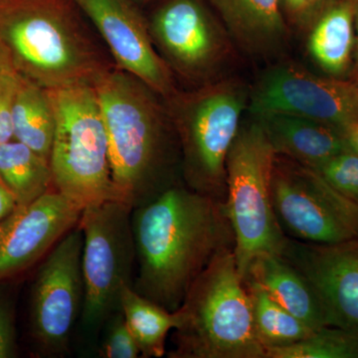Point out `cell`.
<instances>
[{
    "label": "cell",
    "mask_w": 358,
    "mask_h": 358,
    "mask_svg": "<svg viewBox=\"0 0 358 358\" xmlns=\"http://www.w3.org/2000/svg\"><path fill=\"white\" fill-rule=\"evenodd\" d=\"M134 289L176 312L219 253L234 248L224 200L174 185L131 210Z\"/></svg>",
    "instance_id": "obj_1"
},
{
    "label": "cell",
    "mask_w": 358,
    "mask_h": 358,
    "mask_svg": "<svg viewBox=\"0 0 358 358\" xmlns=\"http://www.w3.org/2000/svg\"><path fill=\"white\" fill-rule=\"evenodd\" d=\"M102 113L113 182L122 201L136 207L169 187L160 179L166 131L157 93L119 68L93 84Z\"/></svg>",
    "instance_id": "obj_2"
},
{
    "label": "cell",
    "mask_w": 358,
    "mask_h": 358,
    "mask_svg": "<svg viewBox=\"0 0 358 358\" xmlns=\"http://www.w3.org/2000/svg\"><path fill=\"white\" fill-rule=\"evenodd\" d=\"M72 0H2L0 41L20 76L47 90L93 85L107 69Z\"/></svg>",
    "instance_id": "obj_3"
},
{
    "label": "cell",
    "mask_w": 358,
    "mask_h": 358,
    "mask_svg": "<svg viewBox=\"0 0 358 358\" xmlns=\"http://www.w3.org/2000/svg\"><path fill=\"white\" fill-rule=\"evenodd\" d=\"M176 312L169 357L266 358L234 248L224 250L202 271Z\"/></svg>",
    "instance_id": "obj_4"
},
{
    "label": "cell",
    "mask_w": 358,
    "mask_h": 358,
    "mask_svg": "<svg viewBox=\"0 0 358 358\" xmlns=\"http://www.w3.org/2000/svg\"><path fill=\"white\" fill-rule=\"evenodd\" d=\"M56 115L50 154L54 188L83 210L120 200L113 182L109 143L93 85L49 90Z\"/></svg>",
    "instance_id": "obj_5"
},
{
    "label": "cell",
    "mask_w": 358,
    "mask_h": 358,
    "mask_svg": "<svg viewBox=\"0 0 358 358\" xmlns=\"http://www.w3.org/2000/svg\"><path fill=\"white\" fill-rule=\"evenodd\" d=\"M169 100L185 185L225 200L226 160L239 133L247 90L235 80H221L192 93H176Z\"/></svg>",
    "instance_id": "obj_6"
},
{
    "label": "cell",
    "mask_w": 358,
    "mask_h": 358,
    "mask_svg": "<svg viewBox=\"0 0 358 358\" xmlns=\"http://www.w3.org/2000/svg\"><path fill=\"white\" fill-rule=\"evenodd\" d=\"M275 157L272 143L256 120L240 128L226 160L224 203L242 279L257 256L281 255L289 239L275 216L271 195Z\"/></svg>",
    "instance_id": "obj_7"
},
{
    "label": "cell",
    "mask_w": 358,
    "mask_h": 358,
    "mask_svg": "<svg viewBox=\"0 0 358 358\" xmlns=\"http://www.w3.org/2000/svg\"><path fill=\"white\" fill-rule=\"evenodd\" d=\"M133 207L120 200L90 205L82 210L78 225L83 232L82 273L84 305L81 319L94 331L120 307L124 285L134 286L136 265Z\"/></svg>",
    "instance_id": "obj_8"
},
{
    "label": "cell",
    "mask_w": 358,
    "mask_h": 358,
    "mask_svg": "<svg viewBox=\"0 0 358 358\" xmlns=\"http://www.w3.org/2000/svg\"><path fill=\"white\" fill-rule=\"evenodd\" d=\"M271 195L285 234L313 244L358 237V203L336 190L317 171L278 155Z\"/></svg>",
    "instance_id": "obj_9"
},
{
    "label": "cell",
    "mask_w": 358,
    "mask_h": 358,
    "mask_svg": "<svg viewBox=\"0 0 358 358\" xmlns=\"http://www.w3.org/2000/svg\"><path fill=\"white\" fill-rule=\"evenodd\" d=\"M84 236L79 225L66 233L40 266L32 289V336L46 355L62 357L84 305L82 251Z\"/></svg>",
    "instance_id": "obj_10"
},
{
    "label": "cell",
    "mask_w": 358,
    "mask_h": 358,
    "mask_svg": "<svg viewBox=\"0 0 358 358\" xmlns=\"http://www.w3.org/2000/svg\"><path fill=\"white\" fill-rule=\"evenodd\" d=\"M249 109L255 115H301L341 129L358 122V85L350 79L317 76L296 65H278L256 84Z\"/></svg>",
    "instance_id": "obj_11"
},
{
    "label": "cell",
    "mask_w": 358,
    "mask_h": 358,
    "mask_svg": "<svg viewBox=\"0 0 358 358\" xmlns=\"http://www.w3.org/2000/svg\"><path fill=\"white\" fill-rule=\"evenodd\" d=\"M150 30L171 71L189 79L211 77L229 54V35L202 0H166Z\"/></svg>",
    "instance_id": "obj_12"
},
{
    "label": "cell",
    "mask_w": 358,
    "mask_h": 358,
    "mask_svg": "<svg viewBox=\"0 0 358 358\" xmlns=\"http://www.w3.org/2000/svg\"><path fill=\"white\" fill-rule=\"evenodd\" d=\"M92 21L119 69L133 75L157 95L176 93L173 72L157 51L150 24L134 0H72Z\"/></svg>",
    "instance_id": "obj_13"
},
{
    "label": "cell",
    "mask_w": 358,
    "mask_h": 358,
    "mask_svg": "<svg viewBox=\"0 0 358 358\" xmlns=\"http://www.w3.org/2000/svg\"><path fill=\"white\" fill-rule=\"evenodd\" d=\"M281 255L312 285L327 326L358 329V237L333 244L289 238Z\"/></svg>",
    "instance_id": "obj_14"
},
{
    "label": "cell",
    "mask_w": 358,
    "mask_h": 358,
    "mask_svg": "<svg viewBox=\"0 0 358 358\" xmlns=\"http://www.w3.org/2000/svg\"><path fill=\"white\" fill-rule=\"evenodd\" d=\"M82 209L52 188L0 221V282L31 267L79 223Z\"/></svg>",
    "instance_id": "obj_15"
},
{
    "label": "cell",
    "mask_w": 358,
    "mask_h": 358,
    "mask_svg": "<svg viewBox=\"0 0 358 358\" xmlns=\"http://www.w3.org/2000/svg\"><path fill=\"white\" fill-rule=\"evenodd\" d=\"M275 154L315 167L350 150L341 129L301 115L266 113L255 115Z\"/></svg>",
    "instance_id": "obj_16"
},
{
    "label": "cell",
    "mask_w": 358,
    "mask_h": 358,
    "mask_svg": "<svg viewBox=\"0 0 358 358\" xmlns=\"http://www.w3.org/2000/svg\"><path fill=\"white\" fill-rule=\"evenodd\" d=\"M229 37L250 54L274 53L288 38L279 0H207Z\"/></svg>",
    "instance_id": "obj_17"
},
{
    "label": "cell",
    "mask_w": 358,
    "mask_h": 358,
    "mask_svg": "<svg viewBox=\"0 0 358 358\" xmlns=\"http://www.w3.org/2000/svg\"><path fill=\"white\" fill-rule=\"evenodd\" d=\"M313 331L327 327L326 315L312 285L280 254L257 256L245 275Z\"/></svg>",
    "instance_id": "obj_18"
},
{
    "label": "cell",
    "mask_w": 358,
    "mask_h": 358,
    "mask_svg": "<svg viewBox=\"0 0 358 358\" xmlns=\"http://www.w3.org/2000/svg\"><path fill=\"white\" fill-rule=\"evenodd\" d=\"M355 47L353 0H329L310 28L308 50L329 77L348 79Z\"/></svg>",
    "instance_id": "obj_19"
},
{
    "label": "cell",
    "mask_w": 358,
    "mask_h": 358,
    "mask_svg": "<svg viewBox=\"0 0 358 358\" xmlns=\"http://www.w3.org/2000/svg\"><path fill=\"white\" fill-rule=\"evenodd\" d=\"M13 124V140L50 159L56 115L49 90L20 75L14 98Z\"/></svg>",
    "instance_id": "obj_20"
},
{
    "label": "cell",
    "mask_w": 358,
    "mask_h": 358,
    "mask_svg": "<svg viewBox=\"0 0 358 358\" xmlns=\"http://www.w3.org/2000/svg\"><path fill=\"white\" fill-rule=\"evenodd\" d=\"M0 183L17 205H27L54 188L50 162L20 141L0 145Z\"/></svg>",
    "instance_id": "obj_21"
},
{
    "label": "cell",
    "mask_w": 358,
    "mask_h": 358,
    "mask_svg": "<svg viewBox=\"0 0 358 358\" xmlns=\"http://www.w3.org/2000/svg\"><path fill=\"white\" fill-rule=\"evenodd\" d=\"M120 307L140 348L141 357H164L167 336L178 327V313L169 312L148 300L131 285L122 287Z\"/></svg>",
    "instance_id": "obj_22"
},
{
    "label": "cell",
    "mask_w": 358,
    "mask_h": 358,
    "mask_svg": "<svg viewBox=\"0 0 358 358\" xmlns=\"http://www.w3.org/2000/svg\"><path fill=\"white\" fill-rule=\"evenodd\" d=\"M253 308L257 336L266 352L299 343L313 333L307 324L294 317L257 282L245 280Z\"/></svg>",
    "instance_id": "obj_23"
},
{
    "label": "cell",
    "mask_w": 358,
    "mask_h": 358,
    "mask_svg": "<svg viewBox=\"0 0 358 358\" xmlns=\"http://www.w3.org/2000/svg\"><path fill=\"white\" fill-rule=\"evenodd\" d=\"M266 358H358V329L322 327L294 345L268 350Z\"/></svg>",
    "instance_id": "obj_24"
},
{
    "label": "cell",
    "mask_w": 358,
    "mask_h": 358,
    "mask_svg": "<svg viewBox=\"0 0 358 358\" xmlns=\"http://www.w3.org/2000/svg\"><path fill=\"white\" fill-rule=\"evenodd\" d=\"M329 185L358 203V155L343 150L320 166L312 167Z\"/></svg>",
    "instance_id": "obj_25"
},
{
    "label": "cell",
    "mask_w": 358,
    "mask_h": 358,
    "mask_svg": "<svg viewBox=\"0 0 358 358\" xmlns=\"http://www.w3.org/2000/svg\"><path fill=\"white\" fill-rule=\"evenodd\" d=\"M107 331L100 348L103 358H136L141 350L121 308L108 319Z\"/></svg>",
    "instance_id": "obj_26"
},
{
    "label": "cell",
    "mask_w": 358,
    "mask_h": 358,
    "mask_svg": "<svg viewBox=\"0 0 358 358\" xmlns=\"http://www.w3.org/2000/svg\"><path fill=\"white\" fill-rule=\"evenodd\" d=\"M329 0H279L285 18L301 29L310 30Z\"/></svg>",
    "instance_id": "obj_27"
},
{
    "label": "cell",
    "mask_w": 358,
    "mask_h": 358,
    "mask_svg": "<svg viewBox=\"0 0 358 358\" xmlns=\"http://www.w3.org/2000/svg\"><path fill=\"white\" fill-rule=\"evenodd\" d=\"M20 75L0 78V145L13 140V110Z\"/></svg>",
    "instance_id": "obj_28"
},
{
    "label": "cell",
    "mask_w": 358,
    "mask_h": 358,
    "mask_svg": "<svg viewBox=\"0 0 358 358\" xmlns=\"http://www.w3.org/2000/svg\"><path fill=\"white\" fill-rule=\"evenodd\" d=\"M16 353L15 326L13 310L0 300V358L13 357Z\"/></svg>",
    "instance_id": "obj_29"
},
{
    "label": "cell",
    "mask_w": 358,
    "mask_h": 358,
    "mask_svg": "<svg viewBox=\"0 0 358 358\" xmlns=\"http://www.w3.org/2000/svg\"><path fill=\"white\" fill-rule=\"evenodd\" d=\"M16 207L17 203L11 193L0 183V221L13 213Z\"/></svg>",
    "instance_id": "obj_30"
},
{
    "label": "cell",
    "mask_w": 358,
    "mask_h": 358,
    "mask_svg": "<svg viewBox=\"0 0 358 358\" xmlns=\"http://www.w3.org/2000/svg\"><path fill=\"white\" fill-rule=\"evenodd\" d=\"M355 6V47L353 62L348 79L358 85V0H353Z\"/></svg>",
    "instance_id": "obj_31"
},
{
    "label": "cell",
    "mask_w": 358,
    "mask_h": 358,
    "mask_svg": "<svg viewBox=\"0 0 358 358\" xmlns=\"http://www.w3.org/2000/svg\"><path fill=\"white\" fill-rule=\"evenodd\" d=\"M341 131L348 148L358 155V122L343 127Z\"/></svg>",
    "instance_id": "obj_32"
},
{
    "label": "cell",
    "mask_w": 358,
    "mask_h": 358,
    "mask_svg": "<svg viewBox=\"0 0 358 358\" xmlns=\"http://www.w3.org/2000/svg\"><path fill=\"white\" fill-rule=\"evenodd\" d=\"M9 74H17V73L14 69L10 54L3 43L0 41V78Z\"/></svg>",
    "instance_id": "obj_33"
},
{
    "label": "cell",
    "mask_w": 358,
    "mask_h": 358,
    "mask_svg": "<svg viewBox=\"0 0 358 358\" xmlns=\"http://www.w3.org/2000/svg\"><path fill=\"white\" fill-rule=\"evenodd\" d=\"M136 3H147V2L150 1V0H134Z\"/></svg>",
    "instance_id": "obj_34"
},
{
    "label": "cell",
    "mask_w": 358,
    "mask_h": 358,
    "mask_svg": "<svg viewBox=\"0 0 358 358\" xmlns=\"http://www.w3.org/2000/svg\"><path fill=\"white\" fill-rule=\"evenodd\" d=\"M1 1H2V0H0V2H1Z\"/></svg>",
    "instance_id": "obj_35"
}]
</instances>
